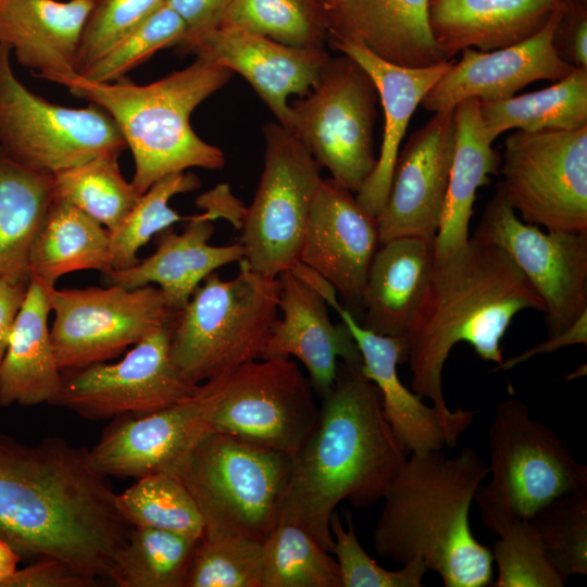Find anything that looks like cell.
I'll list each match as a JSON object with an SVG mask.
<instances>
[{
    "label": "cell",
    "instance_id": "cell-32",
    "mask_svg": "<svg viewBox=\"0 0 587 587\" xmlns=\"http://www.w3.org/2000/svg\"><path fill=\"white\" fill-rule=\"evenodd\" d=\"M82 270L111 271L110 233L73 204L54 199L28 255L29 279L55 287L63 275Z\"/></svg>",
    "mask_w": 587,
    "mask_h": 587
},
{
    "label": "cell",
    "instance_id": "cell-17",
    "mask_svg": "<svg viewBox=\"0 0 587 587\" xmlns=\"http://www.w3.org/2000/svg\"><path fill=\"white\" fill-rule=\"evenodd\" d=\"M315 289L349 328L362 358L361 370L378 389L383 410L391 429L409 453H422L454 447L473 423L477 410L455 409L446 415L428 407L422 397L400 380L397 366L407 362L404 337L378 335L363 327L337 300L335 288L321 280Z\"/></svg>",
    "mask_w": 587,
    "mask_h": 587
},
{
    "label": "cell",
    "instance_id": "cell-21",
    "mask_svg": "<svg viewBox=\"0 0 587 587\" xmlns=\"http://www.w3.org/2000/svg\"><path fill=\"white\" fill-rule=\"evenodd\" d=\"M180 51L243 76L286 129L289 97L312 90L330 59L324 49L289 47L233 25L210 29Z\"/></svg>",
    "mask_w": 587,
    "mask_h": 587
},
{
    "label": "cell",
    "instance_id": "cell-44",
    "mask_svg": "<svg viewBox=\"0 0 587 587\" xmlns=\"http://www.w3.org/2000/svg\"><path fill=\"white\" fill-rule=\"evenodd\" d=\"M491 549L495 587H562L566 579L552 564L528 520L507 526Z\"/></svg>",
    "mask_w": 587,
    "mask_h": 587
},
{
    "label": "cell",
    "instance_id": "cell-48",
    "mask_svg": "<svg viewBox=\"0 0 587 587\" xmlns=\"http://www.w3.org/2000/svg\"><path fill=\"white\" fill-rule=\"evenodd\" d=\"M97 580L60 559L41 558L34 564L16 569L3 587H92Z\"/></svg>",
    "mask_w": 587,
    "mask_h": 587
},
{
    "label": "cell",
    "instance_id": "cell-6",
    "mask_svg": "<svg viewBox=\"0 0 587 587\" xmlns=\"http://www.w3.org/2000/svg\"><path fill=\"white\" fill-rule=\"evenodd\" d=\"M290 464V454L209 429L166 472L195 500L202 536L264 541L279 523Z\"/></svg>",
    "mask_w": 587,
    "mask_h": 587
},
{
    "label": "cell",
    "instance_id": "cell-25",
    "mask_svg": "<svg viewBox=\"0 0 587 587\" xmlns=\"http://www.w3.org/2000/svg\"><path fill=\"white\" fill-rule=\"evenodd\" d=\"M97 0H0V45L40 78L67 86L78 76L82 35Z\"/></svg>",
    "mask_w": 587,
    "mask_h": 587
},
{
    "label": "cell",
    "instance_id": "cell-24",
    "mask_svg": "<svg viewBox=\"0 0 587 587\" xmlns=\"http://www.w3.org/2000/svg\"><path fill=\"white\" fill-rule=\"evenodd\" d=\"M328 42L367 73L383 107L384 132L379 155L372 173L355 193L359 204L377 217L386 202L400 145L410 120L453 61L450 59L422 67L402 66L379 58L355 40L334 39Z\"/></svg>",
    "mask_w": 587,
    "mask_h": 587
},
{
    "label": "cell",
    "instance_id": "cell-33",
    "mask_svg": "<svg viewBox=\"0 0 587 587\" xmlns=\"http://www.w3.org/2000/svg\"><path fill=\"white\" fill-rule=\"evenodd\" d=\"M53 199L52 175L30 171L0 150V276L30 280V247Z\"/></svg>",
    "mask_w": 587,
    "mask_h": 587
},
{
    "label": "cell",
    "instance_id": "cell-47",
    "mask_svg": "<svg viewBox=\"0 0 587 587\" xmlns=\"http://www.w3.org/2000/svg\"><path fill=\"white\" fill-rule=\"evenodd\" d=\"M560 58L575 68L587 71V11L583 0H570L553 36Z\"/></svg>",
    "mask_w": 587,
    "mask_h": 587
},
{
    "label": "cell",
    "instance_id": "cell-28",
    "mask_svg": "<svg viewBox=\"0 0 587 587\" xmlns=\"http://www.w3.org/2000/svg\"><path fill=\"white\" fill-rule=\"evenodd\" d=\"M570 0H429L434 39L446 60L463 49L491 51L523 41Z\"/></svg>",
    "mask_w": 587,
    "mask_h": 587
},
{
    "label": "cell",
    "instance_id": "cell-12",
    "mask_svg": "<svg viewBox=\"0 0 587 587\" xmlns=\"http://www.w3.org/2000/svg\"><path fill=\"white\" fill-rule=\"evenodd\" d=\"M499 172L497 187L522 221L587 230V126L510 134Z\"/></svg>",
    "mask_w": 587,
    "mask_h": 587
},
{
    "label": "cell",
    "instance_id": "cell-18",
    "mask_svg": "<svg viewBox=\"0 0 587 587\" xmlns=\"http://www.w3.org/2000/svg\"><path fill=\"white\" fill-rule=\"evenodd\" d=\"M455 143L454 109L436 112L397 157L378 214L379 242L416 236L434 240L441 222Z\"/></svg>",
    "mask_w": 587,
    "mask_h": 587
},
{
    "label": "cell",
    "instance_id": "cell-52",
    "mask_svg": "<svg viewBox=\"0 0 587 587\" xmlns=\"http://www.w3.org/2000/svg\"><path fill=\"white\" fill-rule=\"evenodd\" d=\"M230 198L227 185H220L216 188L200 195L196 200L197 205L204 210L202 214H199L200 217L209 221L226 217L233 222L236 228H241L243 215L232 211Z\"/></svg>",
    "mask_w": 587,
    "mask_h": 587
},
{
    "label": "cell",
    "instance_id": "cell-43",
    "mask_svg": "<svg viewBox=\"0 0 587 587\" xmlns=\"http://www.w3.org/2000/svg\"><path fill=\"white\" fill-rule=\"evenodd\" d=\"M185 35L184 21L175 11L162 3L79 76L92 83H112L124 79L130 71L158 51L177 47Z\"/></svg>",
    "mask_w": 587,
    "mask_h": 587
},
{
    "label": "cell",
    "instance_id": "cell-15",
    "mask_svg": "<svg viewBox=\"0 0 587 587\" xmlns=\"http://www.w3.org/2000/svg\"><path fill=\"white\" fill-rule=\"evenodd\" d=\"M474 238L502 248L545 304L549 337L587 311V230H548L522 221L497 187Z\"/></svg>",
    "mask_w": 587,
    "mask_h": 587
},
{
    "label": "cell",
    "instance_id": "cell-34",
    "mask_svg": "<svg viewBox=\"0 0 587 587\" xmlns=\"http://www.w3.org/2000/svg\"><path fill=\"white\" fill-rule=\"evenodd\" d=\"M490 141L509 129L575 130L587 126V71L574 68L551 86L499 101H479Z\"/></svg>",
    "mask_w": 587,
    "mask_h": 587
},
{
    "label": "cell",
    "instance_id": "cell-22",
    "mask_svg": "<svg viewBox=\"0 0 587 587\" xmlns=\"http://www.w3.org/2000/svg\"><path fill=\"white\" fill-rule=\"evenodd\" d=\"M563 10L523 41L491 51L463 49L461 59L453 61L421 105L436 113L453 110L470 98L499 101L513 97L534 82L554 83L567 76L575 67L560 58L553 43Z\"/></svg>",
    "mask_w": 587,
    "mask_h": 587
},
{
    "label": "cell",
    "instance_id": "cell-5",
    "mask_svg": "<svg viewBox=\"0 0 587 587\" xmlns=\"http://www.w3.org/2000/svg\"><path fill=\"white\" fill-rule=\"evenodd\" d=\"M232 75L228 68L197 58L184 70L146 85L126 78L92 83L78 75L66 87L114 120L132 151L135 165L132 184L141 196L170 174L192 167L224 166L223 151L195 133L190 116Z\"/></svg>",
    "mask_w": 587,
    "mask_h": 587
},
{
    "label": "cell",
    "instance_id": "cell-46",
    "mask_svg": "<svg viewBox=\"0 0 587 587\" xmlns=\"http://www.w3.org/2000/svg\"><path fill=\"white\" fill-rule=\"evenodd\" d=\"M163 1L97 0L80 39L76 63L78 75L157 10Z\"/></svg>",
    "mask_w": 587,
    "mask_h": 587
},
{
    "label": "cell",
    "instance_id": "cell-36",
    "mask_svg": "<svg viewBox=\"0 0 587 587\" xmlns=\"http://www.w3.org/2000/svg\"><path fill=\"white\" fill-rule=\"evenodd\" d=\"M197 541L149 527H132L108 578L118 587H185Z\"/></svg>",
    "mask_w": 587,
    "mask_h": 587
},
{
    "label": "cell",
    "instance_id": "cell-3",
    "mask_svg": "<svg viewBox=\"0 0 587 587\" xmlns=\"http://www.w3.org/2000/svg\"><path fill=\"white\" fill-rule=\"evenodd\" d=\"M528 309L545 313L541 298L502 248L470 237L455 252L435 261L405 335L413 391L441 413L454 414L442 390L444 367L453 347L467 342L480 359L499 367L501 339L514 316Z\"/></svg>",
    "mask_w": 587,
    "mask_h": 587
},
{
    "label": "cell",
    "instance_id": "cell-41",
    "mask_svg": "<svg viewBox=\"0 0 587 587\" xmlns=\"http://www.w3.org/2000/svg\"><path fill=\"white\" fill-rule=\"evenodd\" d=\"M263 564V541L242 535L202 536L185 587H262Z\"/></svg>",
    "mask_w": 587,
    "mask_h": 587
},
{
    "label": "cell",
    "instance_id": "cell-50",
    "mask_svg": "<svg viewBox=\"0 0 587 587\" xmlns=\"http://www.w3.org/2000/svg\"><path fill=\"white\" fill-rule=\"evenodd\" d=\"M29 280L0 276V365L7 352Z\"/></svg>",
    "mask_w": 587,
    "mask_h": 587
},
{
    "label": "cell",
    "instance_id": "cell-10",
    "mask_svg": "<svg viewBox=\"0 0 587 587\" xmlns=\"http://www.w3.org/2000/svg\"><path fill=\"white\" fill-rule=\"evenodd\" d=\"M264 166L254 199L246 209L239 242L259 274L276 278L299 262L321 166L279 123L264 129Z\"/></svg>",
    "mask_w": 587,
    "mask_h": 587
},
{
    "label": "cell",
    "instance_id": "cell-53",
    "mask_svg": "<svg viewBox=\"0 0 587 587\" xmlns=\"http://www.w3.org/2000/svg\"><path fill=\"white\" fill-rule=\"evenodd\" d=\"M18 560L20 553L0 538V587H3L4 583L16 571Z\"/></svg>",
    "mask_w": 587,
    "mask_h": 587
},
{
    "label": "cell",
    "instance_id": "cell-14",
    "mask_svg": "<svg viewBox=\"0 0 587 587\" xmlns=\"http://www.w3.org/2000/svg\"><path fill=\"white\" fill-rule=\"evenodd\" d=\"M50 328L61 371L105 362L173 323V310L154 285L48 289Z\"/></svg>",
    "mask_w": 587,
    "mask_h": 587
},
{
    "label": "cell",
    "instance_id": "cell-8",
    "mask_svg": "<svg viewBox=\"0 0 587 587\" xmlns=\"http://www.w3.org/2000/svg\"><path fill=\"white\" fill-rule=\"evenodd\" d=\"M490 480L476 490L482 523L498 535L555 498L587 488V466L517 400L498 404L488 429Z\"/></svg>",
    "mask_w": 587,
    "mask_h": 587
},
{
    "label": "cell",
    "instance_id": "cell-37",
    "mask_svg": "<svg viewBox=\"0 0 587 587\" xmlns=\"http://www.w3.org/2000/svg\"><path fill=\"white\" fill-rule=\"evenodd\" d=\"M122 516L132 527L172 532L198 541L203 521L189 491L168 472H155L116 494Z\"/></svg>",
    "mask_w": 587,
    "mask_h": 587
},
{
    "label": "cell",
    "instance_id": "cell-39",
    "mask_svg": "<svg viewBox=\"0 0 587 587\" xmlns=\"http://www.w3.org/2000/svg\"><path fill=\"white\" fill-rule=\"evenodd\" d=\"M221 25H233L279 43L324 49L323 11L312 0H230Z\"/></svg>",
    "mask_w": 587,
    "mask_h": 587
},
{
    "label": "cell",
    "instance_id": "cell-30",
    "mask_svg": "<svg viewBox=\"0 0 587 587\" xmlns=\"http://www.w3.org/2000/svg\"><path fill=\"white\" fill-rule=\"evenodd\" d=\"M48 289L30 278L0 365V404L51 403L62 383L48 327Z\"/></svg>",
    "mask_w": 587,
    "mask_h": 587
},
{
    "label": "cell",
    "instance_id": "cell-54",
    "mask_svg": "<svg viewBox=\"0 0 587 587\" xmlns=\"http://www.w3.org/2000/svg\"><path fill=\"white\" fill-rule=\"evenodd\" d=\"M325 14L327 11H329L337 2L338 0H312Z\"/></svg>",
    "mask_w": 587,
    "mask_h": 587
},
{
    "label": "cell",
    "instance_id": "cell-23",
    "mask_svg": "<svg viewBox=\"0 0 587 587\" xmlns=\"http://www.w3.org/2000/svg\"><path fill=\"white\" fill-rule=\"evenodd\" d=\"M278 311L262 359L297 358L312 387L325 397L334 385L339 360L362 363L361 353L344 322L334 324L324 297L290 268L277 276Z\"/></svg>",
    "mask_w": 587,
    "mask_h": 587
},
{
    "label": "cell",
    "instance_id": "cell-26",
    "mask_svg": "<svg viewBox=\"0 0 587 587\" xmlns=\"http://www.w3.org/2000/svg\"><path fill=\"white\" fill-rule=\"evenodd\" d=\"M429 0H338L324 16L327 41L350 39L379 58L422 67L446 61L432 34Z\"/></svg>",
    "mask_w": 587,
    "mask_h": 587
},
{
    "label": "cell",
    "instance_id": "cell-49",
    "mask_svg": "<svg viewBox=\"0 0 587 587\" xmlns=\"http://www.w3.org/2000/svg\"><path fill=\"white\" fill-rule=\"evenodd\" d=\"M230 0H164L186 25V35L177 46L180 51L199 35L221 25Z\"/></svg>",
    "mask_w": 587,
    "mask_h": 587
},
{
    "label": "cell",
    "instance_id": "cell-35",
    "mask_svg": "<svg viewBox=\"0 0 587 587\" xmlns=\"http://www.w3.org/2000/svg\"><path fill=\"white\" fill-rule=\"evenodd\" d=\"M121 151L100 153L53 175L54 196L114 232L137 203L140 195L122 175Z\"/></svg>",
    "mask_w": 587,
    "mask_h": 587
},
{
    "label": "cell",
    "instance_id": "cell-1",
    "mask_svg": "<svg viewBox=\"0 0 587 587\" xmlns=\"http://www.w3.org/2000/svg\"><path fill=\"white\" fill-rule=\"evenodd\" d=\"M130 528L87 449L59 437L26 445L0 434V538L18 553L108 578Z\"/></svg>",
    "mask_w": 587,
    "mask_h": 587
},
{
    "label": "cell",
    "instance_id": "cell-27",
    "mask_svg": "<svg viewBox=\"0 0 587 587\" xmlns=\"http://www.w3.org/2000/svg\"><path fill=\"white\" fill-rule=\"evenodd\" d=\"M182 233L171 227L157 234L155 251L128 268L103 274L107 285L134 289L158 285L168 305L182 310L203 279L215 270L245 258L238 241L226 246L209 243L214 225L199 214L187 216Z\"/></svg>",
    "mask_w": 587,
    "mask_h": 587
},
{
    "label": "cell",
    "instance_id": "cell-7",
    "mask_svg": "<svg viewBox=\"0 0 587 587\" xmlns=\"http://www.w3.org/2000/svg\"><path fill=\"white\" fill-rule=\"evenodd\" d=\"M238 263L233 279L209 274L172 323L170 360L193 384L262 359L278 317L277 277L259 274L245 259Z\"/></svg>",
    "mask_w": 587,
    "mask_h": 587
},
{
    "label": "cell",
    "instance_id": "cell-51",
    "mask_svg": "<svg viewBox=\"0 0 587 587\" xmlns=\"http://www.w3.org/2000/svg\"><path fill=\"white\" fill-rule=\"evenodd\" d=\"M587 345V311L584 312L564 332L549 337L547 340L538 344L532 349L526 350L525 352L503 360L502 364L497 370L507 371L510 370L522 362L529 360L530 358L550 353L560 348L572 346V345Z\"/></svg>",
    "mask_w": 587,
    "mask_h": 587
},
{
    "label": "cell",
    "instance_id": "cell-29",
    "mask_svg": "<svg viewBox=\"0 0 587 587\" xmlns=\"http://www.w3.org/2000/svg\"><path fill=\"white\" fill-rule=\"evenodd\" d=\"M435 264L434 240L404 236L380 243L363 295V327L404 337L426 295Z\"/></svg>",
    "mask_w": 587,
    "mask_h": 587
},
{
    "label": "cell",
    "instance_id": "cell-31",
    "mask_svg": "<svg viewBox=\"0 0 587 587\" xmlns=\"http://www.w3.org/2000/svg\"><path fill=\"white\" fill-rule=\"evenodd\" d=\"M455 143L445 207L434 239L435 261H441L464 246L477 190L498 174L501 154L485 132L479 100L470 98L454 108Z\"/></svg>",
    "mask_w": 587,
    "mask_h": 587
},
{
    "label": "cell",
    "instance_id": "cell-9",
    "mask_svg": "<svg viewBox=\"0 0 587 587\" xmlns=\"http://www.w3.org/2000/svg\"><path fill=\"white\" fill-rule=\"evenodd\" d=\"M11 51L0 45V150L20 165L55 175L127 146L101 108H68L29 90L15 75Z\"/></svg>",
    "mask_w": 587,
    "mask_h": 587
},
{
    "label": "cell",
    "instance_id": "cell-40",
    "mask_svg": "<svg viewBox=\"0 0 587 587\" xmlns=\"http://www.w3.org/2000/svg\"><path fill=\"white\" fill-rule=\"evenodd\" d=\"M199 187L198 176L185 171L162 177L143 192L120 227L110 233L111 271L137 264V253L142 246L157 234L184 221L185 217L170 208L168 202L174 196Z\"/></svg>",
    "mask_w": 587,
    "mask_h": 587
},
{
    "label": "cell",
    "instance_id": "cell-45",
    "mask_svg": "<svg viewBox=\"0 0 587 587\" xmlns=\"http://www.w3.org/2000/svg\"><path fill=\"white\" fill-rule=\"evenodd\" d=\"M347 526L334 512L330 519L332 552L337 561L341 587H420L427 566L420 560L390 571L380 566L361 546L350 512L345 513Z\"/></svg>",
    "mask_w": 587,
    "mask_h": 587
},
{
    "label": "cell",
    "instance_id": "cell-13",
    "mask_svg": "<svg viewBox=\"0 0 587 587\" xmlns=\"http://www.w3.org/2000/svg\"><path fill=\"white\" fill-rule=\"evenodd\" d=\"M209 380L210 430L292 455L319 419L313 387L289 358L254 360Z\"/></svg>",
    "mask_w": 587,
    "mask_h": 587
},
{
    "label": "cell",
    "instance_id": "cell-38",
    "mask_svg": "<svg viewBox=\"0 0 587 587\" xmlns=\"http://www.w3.org/2000/svg\"><path fill=\"white\" fill-rule=\"evenodd\" d=\"M263 547L262 587H341L336 559L303 527L279 522Z\"/></svg>",
    "mask_w": 587,
    "mask_h": 587
},
{
    "label": "cell",
    "instance_id": "cell-4",
    "mask_svg": "<svg viewBox=\"0 0 587 587\" xmlns=\"http://www.w3.org/2000/svg\"><path fill=\"white\" fill-rule=\"evenodd\" d=\"M488 466L472 448L410 453L388 487L373 530L376 553L404 564L422 561L446 587L492 583L491 549L472 533L470 511Z\"/></svg>",
    "mask_w": 587,
    "mask_h": 587
},
{
    "label": "cell",
    "instance_id": "cell-11",
    "mask_svg": "<svg viewBox=\"0 0 587 587\" xmlns=\"http://www.w3.org/2000/svg\"><path fill=\"white\" fill-rule=\"evenodd\" d=\"M377 91L367 73L342 54L329 59L310 96L291 107L290 128L332 179L357 193L376 159L373 128Z\"/></svg>",
    "mask_w": 587,
    "mask_h": 587
},
{
    "label": "cell",
    "instance_id": "cell-16",
    "mask_svg": "<svg viewBox=\"0 0 587 587\" xmlns=\"http://www.w3.org/2000/svg\"><path fill=\"white\" fill-rule=\"evenodd\" d=\"M171 326L137 342L116 363L62 371L60 390L50 404L104 420L149 414L190 398L201 384L187 380L171 362Z\"/></svg>",
    "mask_w": 587,
    "mask_h": 587
},
{
    "label": "cell",
    "instance_id": "cell-19",
    "mask_svg": "<svg viewBox=\"0 0 587 587\" xmlns=\"http://www.w3.org/2000/svg\"><path fill=\"white\" fill-rule=\"evenodd\" d=\"M214 401L211 380L188 399L145 415H121L87 450L98 474L135 477L166 472L193 442L209 430Z\"/></svg>",
    "mask_w": 587,
    "mask_h": 587
},
{
    "label": "cell",
    "instance_id": "cell-42",
    "mask_svg": "<svg viewBox=\"0 0 587 587\" xmlns=\"http://www.w3.org/2000/svg\"><path fill=\"white\" fill-rule=\"evenodd\" d=\"M528 522L565 579L587 574V488L555 498Z\"/></svg>",
    "mask_w": 587,
    "mask_h": 587
},
{
    "label": "cell",
    "instance_id": "cell-20",
    "mask_svg": "<svg viewBox=\"0 0 587 587\" xmlns=\"http://www.w3.org/2000/svg\"><path fill=\"white\" fill-rule=\"evenodd\" d=\"M377 218L351 191L322 178L309 214L299 262L323 276L347 302L362 310L367 273L379 247Z\"/></svg>",
    "mask_w": 587,
    "mask_h": 587
},
{
    "label": "cell",
    "instance_id": "cell-2",
    "mask_svg": "<svg viewBox=\"0 0 587 587\" xmlns=\"http://www.w3.org/2000/svg\"><path fill=\"white\" fill-rule=\"evenodd\" d=\"M361 364L338 365L315 426L291 455L280 512L279 522L303 527L329 552L337 505L344 500L357 508L377 502L408 458Z\"/></svg>",
    "mask_w": 587,
    "mask_h": 587
}]
</instances>
